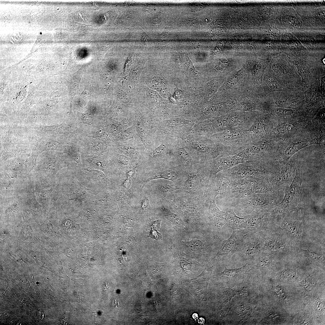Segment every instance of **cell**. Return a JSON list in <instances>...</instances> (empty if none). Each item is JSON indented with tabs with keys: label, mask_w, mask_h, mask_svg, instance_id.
Listing matches in <instances>:
<instances>
[{
	"label": "cell",
	"mask_w": 325,
	"mask_h": 325,
	"mask_svg": "<svg viewBox=\"0 0 325 325\" xmlns=\"http://www.w3.org/2000/svg\"><path fill=\"white\" fill-rule=\"evenodd\" d=\"M300 176L299 173H297L290 186L286 188L285 196L281 203H289L295 197L298 188L300 186Z\"/></svg>",
	"instance_id": "44dd1931"
},
{
	"label": "cell",
	"mask_w": 325,
	"mask_h": 325,
	"mask_svg": "<svg viewBox=\"0 0 325 325\" xmlns=\"http://www.w3.org/2000/svg\"><path fill=\"white\" fill-rule=\"evenodd\" d=\"M125 240L128 243L132 245H134L135 243V241L132 237L130 236L126 237L125 238Z\"/></svg>",
	"instance_id": "f1b7e54d"
},
{
	"label": "cell",
	"mask_w": 325,
	"mask_h": 325,
	"mask_svg": "<svg viewBox=\"0 0 325 325\" xmlns=\"http://www.w3.org/2000/svg\"><path fill=\"white\" fill-rule=\"evenodd\" d=\"M207 209V216L210 228L212 233L220 237L222 227L224 225V212L221 211L217 206L215 200L209 201Z\"/></svg>",
	"instance_id": "ac0fdd59"
},
{
	"label": "cell",
	"mask_w": 325,
	"mask_h": 325,
	"mask_svg": "<svg viewBox=\"0 0 325 325\" xmlns=\"http://www.w3.org/2000/svg\"><path fill=\"white\" fill-rule=\"evenodd\" d=\"M210 178L209 164L199 167L194 172L187 173L186 179L180 187L181 190L209 202L208 191Z\"/></svg>",
	"instance_id": "5b68a950"
},
{
	"label": "cell",
	"mask_w": 325,
	"mask_h": 325,
	"mask_svg": "<svg viewBox=\"0 0 325 325\" xmlns=\"http://www.w3.org/2000/svg\"><path fill=\"white\" fill-rule=\"evenodd\" d=\"M156 209L161 218L166 221L175 230L177 235L182 236L193 232L175 211L165 199H158L156 203Z\"/></svg>",
	"instance_id": "30bf717a"
},
{
	"label": "cell",
	"mask_w": 325,
	"mask_h": 325,
	"mask_svg": "<svg viewBox=\"0 0 325 325\" xmlns=\"http://www.w3.org/2000/svg\"><path fill=\"white\" fill-rule=\"evenodd\" d=\"M252 269L251 265L246 263L240 267L228 269L225 267L224 271L218 274L217 278L222 286L232 288L242 281Z\"/></svg>",
	"instance_id": "7c38bea8"
},
{
	"label": "cell",
	"mask_w": 325,
	"mask_h": 325,
	"mask_svg": "<svg viewBox=\"0 0 325 325\" xmlns=\"http://www.w3.org/2000/svg\"><path fill=\"white\" fill-rule=\"evenodd\" d=\"M165 199L193 231H212L207 216L206 205L208 202L181 190L169 195Z\"/></svg>",
	"instance_id": "6da1fadb"
},
{
	"label": "cell",
	"mask_w": 325,
	"mask_h": 325,
	"mask_svg": "<svg viewBox=\"0 0 325 325\" xmlns=\"http://www.w3.org/2000/svg\"><path fill=\"white\" fill-rule=\"evenodd\" d=\"M275 112L277 114L281 115L287 114L289 112V110H287L282 108L277 109L275 110Z\"/></svg>",
	"instance_id": "4316f807"
},
{
	"label": "cell",
	"mask_w": 325,
	"mask_h": 325,
	"mask_svg": "<svg viewBox=\"0 0 325 325\" xmlns=\"http://www.w3.org/2000/svg\"><path fill=\"white\" fill-rule=\"evenodd\" d=\"M272 68L275 72L279 75H282L285 73L284 69L279 64H274L272 66Z\"/></svg>",
	"instance_id": "484cf974"
},
{
	"label": "cell",
	"mask_w": 325,
	"mask_h": 325,
	"mask_svg": "<svg viewBox=\"0 0 325 325\" xmlns=\"http://www.w3.org/2000/svg\"><path fill=\"white\" fill-rule=\"evenodd\" d=\"M150 224L152 228L148 237L157 240L162 239L161 234L158 232L160 229V223L158 221H155L151 222Z\"/></svg>",
	"instance_id": "7402d4cb"
},
{
	"label": "cell",
	"mask_w": 325,
	"mask_h": 325,
	"mask_svg": "<svg viewBox=\"0 0 325 325\" xmlns=\"http://www.w3.org/2000/svg\"><path fill=\"white\" fill-rule=\"evenodd\" d=\"M230 180L221 171L211 176L209 182L208 198L209 200H215L218 195H224L229 185Z\"/></svg>",
	"instance_id": "e0dca14e"
},
{
	"label": "cell",
	"mask_w": 325,
	"mask_h": 325,
	"mask_svg": "<svg viewBox=\"0 0 325 325\" xmlns=\"http://www.w3.org/2000/svg\"><path fill=\"white\" fill-rule=\"evenodd\" d=\"M255 233L249 234L237 252L240 260L246 263L250 264L254 261L261 254L263 249V242Z\"/></svg>",
	"instance_id": "8fae6325"
},
{
	"label": "cell",
	"mask_w": 325,
	"mask_h": 325,
	"mask_svg": "<svg viewBox=\"0 0 325 325\" xmlns=\"http://www.w3.org/2000/svg\"><path fill=\"white\" fill-rule=\"evenodd\" d=\"M165 151V146L163 145H161L153 151L151 154V157L154 159L158 158L162 155Z\"/></svg>",
	"instance_id": "603a6c76"
},
{
	"label": "cell",
	"mask_w": 325,
	"mask_h": 325,
	"mask_svg": "<svg viewBox=\"0 0 325 325\" xmlns=\"http://www.w3.org/2000/svg\"><path fill=\"white\" fill-rule=\"evenodd\" d=\"M257 298L249 300L235 295L231 301L229 325L257 323L261 310Z\"/></svg>",
	"instance_id": "277c9868"
},
{
	"label": "cell",
	"mask_w": 325,
	"mask_h": 325,
	"mask_svg": "<svg viewBox=\"0 0 325 325\" xmlns=\"http://www.w3.org/2000/svg\"><path fill=\"white\" fill-rule=\"evenodd\" d=\"M212 138L219 144L221 153L230 155L237 153L254 141L248 128L241 126L221 131Z\"/></svg>",
	"instance_id": "3957f363"
},
{
	"label": "cell",
	"mask_w": 325,
	"mask_h": 325,
	"mask_svg": "<svg viewBox=\"0 0 325 325\" xmlns=\"http://www.w3.org/2000/svg\"><path fill=\"white\" fill-rule=\"evenodd\" d=\"M243 162L242 159L237 154L230 155L221 153L213 159L209 164L210 176Z\"/></svg>",
	"instance_id": "9a60e30c"
},
{
	"label": "cell",
	"mask_w": 325,
	"mask_h": 325,
	"mask_svg": "<svg viewBox=\"0 0 325 325\" xmlns=\"http://www.w3.org/2000/svg\"><path fill=\"white\" fill-rule=\"evenodd\" d=\"M220 237L211 231H193L176 235L173 246L187 255L206 260L215 255L221 245Z\"/></svg>",
	"instance_id": "7a4b0ae2"
},
{
	"label": "cell",
	"mask_w": 325,
	"mask_h": 325,
	"mask_svg": "<svg viewBox=\"0 0 325 325\" xmlns=\"http://www.w3.org/2000/svg\"><path fill=\"white\" fill-rule=\"evenodd\" d=\"M279 83L280 82L277 81H273L269 83V86L271 89H275L278 87Z\"/></svg>",
	"instance_id": "83f0119b"
},
{
	"label": "cell",
	"mask_w": 325,
	"mask_h": 325,
	"mask_svg": "<svg viewBox=\"0 0 325 325\" xmlns=\"http://www.w3.org/2000/svg\"><path fill=\"white\" fill-rule=\"evenodd\" d=\"M273 197L271 193H258L225 200L229 208H234L243 217L270 206L273 203Z\"/></svg>",
	"instance_id": "8992f818"
},
{
	"label": "cell",
	"mask_w": 325,
	"mask_h": 325,
	"mask_svg": "<svg viewBox=\"0 0 325 325\" xmlns=\"http://www.w3.org/2000/svg\"><path fill=\"white\" fill-rule=\"evenodd\" d=\"M249 233L244 228L233 230L229 238L221 240L217 253L211 259L213 266L218 264L225 267L228 265L232 256L239 251Z\"/></svg>",
	"instance_id": "52a82bcc"
},
{
	"label": "cell",
	"mask_w": 325,
	"mask_h": 325,
	"mask_svg": "<svg viewBox=\"0 0 325 325\" xmlns=\"http://www.w3.org/2000/svg\"><path fill=\"white\" fill-rule=\"evenodd\" d=\"M150 184V194L156 199H165L169 195L181 190L173 181L164 179L152 180Z\"/></svg>",
	"instance_id": "2e32d148"
},
{
	"label": "cell",
	"mask_w": 325,
	"mask_h": 325,
	"mask_svg": "<svg viewBox=\"0 0 325 325\" xmlns=\"http://www.w3.org/2000/svg\"><path fill=\"white\" fill-rule=\"evenodd\" d=\"M258 284L257 277L251 270L242 281L232 289L236 295L250 300L258 297Z\"/></svg>",
	"instance_id": "5bb4252c"
},
{
	"label": "cell",
	"mask_w": 325,
	"mask_h": 325,
	"mask_svg": "<svg viewBox=\"0 0 325 325\" xmlns=\"http://www.w3.org/2000/svg\"><path fill=\"white\" fill-rule=\"evenodd\" d=\"M187 173L179 168H170L155 170L145 176L142 181V185L141 190L146 183L152 180L162 179L172 181L180 187L187 178Z\"/></svg>",
	"instance_id": "4fadbf2b"
},
{
	"label": "cell",
	"mask_w": 325,
	"mask_h": 325,
	"mask_svg": "<svg viewBox=\"0 0 325 325\" xmlns=\"http://www.w3.org/2000/svg\"><path fill=\"white\" fill-rule=\"evenodd\" d=\"M124 222L125 225H132L133 223L132 219L129 218H126L124 219Z\"/></svg>",
	"instance_id": "4dcf8cb0"
},
{
	"label": "cell",
	"mask_w": 325,
	"mask_h": 325,
	"mask_svg": "<svg viewBox=\"0 0 325 325\" xmlns=\"http://www.w3.org/2000/svg\"><path fill=\"white\" fill-rule=\"evenodd\" d=\"M262 160L246 161L230 168L221 171L230 180L237 179H255L268 177L269 169L265 168Z\"/></svg>",
	"instance_id": "ba28073f"
},
{
	"label": "cell",
	"mask_w": 325,
	"mask_h": 325,
	"mask_svg": "<svg viewBox=\"0 0 325 325\" xmlns=\"http://www.w3.org/2000/svg\"><path fill=\"white\" fill-rule=\"evenodd\" d=\"M321 90L324 93L325 91V79L324 77L323 76L321 78Z\"/></svg>",
	"instance_id": "1f68e13d"
},
{
	"label": "cell",
	"mask_w": 325,
	"mask_h": 325,
	"mask_svg": "<svg viewBox=\"0 0 325 325\" xmlns=\"http://www.w3.org/2000/svg\"><path fill=\"white\" fill-rule=\"evenodd\" d=\"M76 180L85 187L95 192L107 189H113L115 182L103 172L88 169L73 170Z\"/></svg>",
	"instance_id": "9c48e42d"
},
{
	"label": "cell",
	"mask_w": 325,
	"mask_h": 325,
	"mask_svg": "<svg viewBox=\"0 0 325 325\" xmlns=\"http://www.w3.org/2000/svg\"><path fill=\"white\" fill-rule=\"evenodd\" d=\"M302 250L305 251L309 256L314 259H322L323 257L317 253L313 252L311 251L308 249L305 250L302 249Z\"/></svg>",
	"instance_id": "d4e9b609"
},
{
	"label": "cell",
	"mask_w": 325,
	"mask_h": 325,
	"mask_svg": "<svg viewBox=\"0 0 325 325\" xmlns=\"http://www.w3.org/2000/svg\"><path fill=\"white\" fill-rule=\"evenodd\" d=\"M288 101L286 98H282L279 100L278 103L280 105H285L288 103Z\"/></svg>",
	"instance_id": "f546056e"
},
{
	"label": "cell",
	"mask_w": 325,
	"mask_h": 325,
	"mask_svg": "<svg viewBox=\"0 0 325 325\" xmlns=\"http://www.w3.org/2000/svg\"><path fill=\"white\" fill-rule=\"evenodd\" d=\"M85 215L88 219H91L95 218L97 216V212L93 208L85 209L83 211Z\"/></svg>",
	"instance_id": "cb8c5ba5"
},
{
	"label": "cell",
	"mask_w": 325,
	"mask_h": 325,
	"mask_svg": "<svg viewBox=\"0 0 325 325\" xmlns=\"http://www.w3.org/2000/svg\"><path fill=\"white\" fill-rule=\"evenodd\" d=\"M224 225L231 228L233 230L244 228L246 218H240L237 216L233 209L228 208L224 211Z\"/></svg>",
	"instance_id": "d6986e66"
},
{
	"label": "cell",
	"mask_w": 325,
	"mask_h": 325,
	"mask_svg": "<svg viewBox=\"0 0 325 325\" xmlns=\"http://www.w3.org/2000/svg\"><path fill=\"white\" fill-rule=\"evenodd\" d=\"M266 122L264 119H256L248 128L254 141L259 140L267 132L268 128Z\"/></svg>",
	"instance_id": "ffe728a7"
}]
</instances>
